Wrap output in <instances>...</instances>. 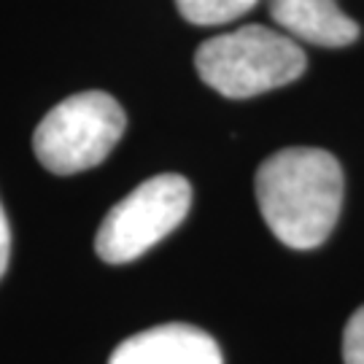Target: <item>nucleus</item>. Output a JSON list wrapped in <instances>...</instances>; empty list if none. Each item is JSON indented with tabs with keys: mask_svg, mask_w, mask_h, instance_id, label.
<instances>
[{
	"mask_svg": "<svg viewBox=\"0 0 364 364\" xmlns=\"http://www.w3.org/2000/svg\"><path fill=\"white\" fill-rule=\"evenodd\" d=\"M343 168L313 146H291L267 156L257 170L262 219L289 248L321 246L343 208Z\"/></svg>",
	"mask_w": 364,
	"mask_h": 364,
	"instance_id": "f257e3e1",
	"label": "nucleus"
},
{
	"mask_svg": "<svg viewBox=\"0 0 364 364\" xmlns=\"http://www.w3.org/2000/svg\"><path fill=\"white\" fill-rule=\"evenodd\" d=\"M195 68L210 90L230 100H246L297 81L308 57L287 33L246 25L205 41L195 54Z\"/></svg>",
	"mask_w": 364,
	"mask_h": 364,
	"instance_id": "f03ea898",
	"label": "nucleus"
},
{
	"mask_svg": "<svg viewBox=\"0 0 364 364\" xmlns=\"http://www.w3.org/2000/svg\"><path fill=\"white\" fill-rule=\"evenodd\" d=\"M127 117L105 92H78L54 105L33 135L38 162L57 176L97 168L124 135Z\"/></svg>",
	"mask_w": 364,
	"mask_h": 364,
	"instance_id": "7ed1b4c3",
	"label": "nucleus"
},
{
	"mask_svg": "<svg viewBox=\"0 0 364 364\" xmlns=\"http://www.w3.org/2000/svg\"><path fill=\"white\" fill-rule=\"evenodd\" d=\"M192 186L183 176L162 173L132 189L105 213L95 237L97 257L108 264H124L144 257L189 213Z\"/></svg>",
	"mask_w": 364,
	"mask_h": 364,
	"instance_id": "20e7f679",
	"label": "nucleus"
},
{
	"mask_svg": "<svg viewBox=\"0 0 364 364\" xmlns=\"http://www.w3.org/2000/svg\"><path fill=\"white\" fill-rule=\"evenodd\" d=\"M108 364H224L219 343L192 324H162L119 343Z\"/></svg>",
	"mask_w": 364,
	"mask_h": 364,
	"instance_id": "39448f33",
	"label": "nucleus"
},
{
	"mask_svg": "<svg viewBox=\"0 0 364 364\" xmlns=\"http://www.w3.org/2000/svg\"><path fill=\"white\" fill-rule=\"evenodd\" d=\"M267 9L289 38L316 46H348L359 38V25L335 0H267Z\"/></svg>",
	"mask_w": 364,
	"mask_h": 364,
	"instance_id": "423d86ee",
	"label": "nucleus"
},
{
	"mask_svg": "<svg viewBox=\"0 0 364 364\" xmlns=\"http://www.w3.org/2000/svg\"><path fill=\"white\" fill-rule=\"evenodd\" d=\"M178 11L192 25H227L257 6V0H176Z\"/></svg>",
	"mask_w": 364,
	"mask_h": 364,
	"instance_id": "0eeeda50",
	"label": "nucleus"
},
{
	"mask_svg": "<svg viewBox=\"0 0 364 364\" xmlns=\"http://www.w3.org/2000/svg\"><path fill=\"white\" fill-rule=\"evenodd\" d=\"M343 362L364 364V305L353 313L343 332Z\"/></svg>",
	"mask_w": 364,
	"mask_h": 364,
	"instance_id": "6e6552de",
	"label": "nucleus"
},
{
	"mask_svg": "<svg viewBox=\"0 0 364 364\" xmlns=\"http://www.w3.org/2000/svg\"><path fill=\"white\" fill-rule=\"evenodd\" d=\"M9 257H11V230H9L6 210H3V205H0V278L6 275V267H9Z\"/></svg>",
	"mask_w": 364,
	"mask_h": 364,
	"instance_id": "1a4fd4ad",
	"label": "nucleus"
}]
</instances>
